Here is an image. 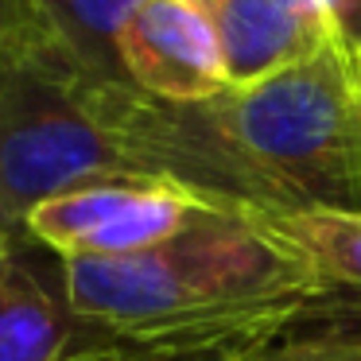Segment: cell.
I'll list each match as a JSON object with an SVG mask.
<instances>
[{
	"mask_svg": "<svg viewBox=\"0 0 361 361\" xmlns=\"http://www.w3.org/2000/svg\"><path fill=\"white\" fill-rule=\"evenodd\" d=\"M86 102L128 171L210 210H361V86L345 43L195 105L97 74H86Z\"/></svg>",
	"mask_w": 361,
	"mask_h": 361,
	"instance_id": "cell-1",
	"label": "cell"
},
{
	"mask_svg": "<svg viewBox=\"0 0 361 361\" xmlns=\"http://www.w3.org/2000/svg\"><path fill=\"white\" fill-rule=\"evenodd\" d=\"M86 66L63 39L0 71V233L24 245L39 202L128 171L113 136L86 102Z\"/></svg>",
	"mask_w": 361,
	"mask_h": 361,
	"instance_id": "cell-2",
	"label": "cell"
},
{
	"mask_svg": "<svg viewBox=\"0 0 361 361\" xmlns=\"http://www.w3.org/2000/svg\"><path fill=\"white\" fill-rule=\"evenodd\" d=\"M195 195L164 179H105L39 202L24 221V245L59 260H113L156 249L198 218Z\"/></svg>",
	"mask_w": 361,
	"mask_h": 361,
	"instance_id": "cell-3",
	"label": "cell"
},
{
	"mask_svg": "<svg viewBox=\"0 0 361 361\" xmlns=\"http://www.w3.org/2000/svg\"><path fill=\"white\" fill-rule=\"evenodd\" d=\"M121 78L171 105L210 102L229 90L221 47L198 0H144L128 12L117 39Z\"/></svg>",
	"mask_w": 361,
	"mask_h": 361,
	"instance_id": "cell-4",
	"label": "cell"
},
{
	"mask_svg": "<svg viewBox=\"0 0 361 361\" xmlns=\"http://www.w3.org/2000/svg\"><path fill=\"white\" fill-rule=\"evenodd\" d=\"M221 47L229 86H252L342 43L330 0H198Z\"/></svg>",
	"mask_w": 361,
	"mask_h": 361,
	"instance_id": "cell-5",
	"label": "cell"
},
{
	"mask_svg": "<svg viewBox=\"0 0 361 361\" xmlns=\"http://www.w3.org/2000/svg\"><path fill=\"white\" fill-rule=\"evenodd\" d=\"M117 345L125 338L71 307L63 272L51 283L24 260V245L0 257V361H90Z\"/></svg>",
	"mask_w": 361,
	"mask_h": 361,
	"instance_id": "cell-6",
	"label": "cell"
},
{
	"mask_svg": "<svg viewBox=\"0 0 361 361\" xmlns=\"http://www.w3.org/2000/svg\"><path fill=\"white\" fill-rule=\"evenodd\" d=\"M241 218L319 288L361 299V210H280Z\"/></svg>",
	"mask_w": 361,
	"mask_h": 361,
	"instance_id": "cell-7",
	"label": "cell"
},
{
	"mask_svg": "<svg viewBox=\"0 0 361 361\" xmlns=\"http://www.w3.org/2000/svg\"><path fill=\"white\" fill-rule=\"evenodd\" d=\"M144 4V0H55L51 4V20H55L63 43L71 47V55L97 78H121L117 66V39L121 24L128 20V12Z\"/></svg>",
	"mask_w": 361,
	"mask_h": 361,
	"instance_id": "cell-8",
	"label": "cell"
},
{
	"mask_svg": "<svg viewBox=\"0 0 361 361\" xmlns=\"http://www.w3.org/2000/svg\"><path fill=\"white\" fill-rule=\"evenodd\" d=\"M59 39L63 35L43 0H0V71Z\"/></svg>",
	"mask_w": 361,
	"mask_h": 361,
	"instance_id": "cell-9",
	"label": "cell"
},
{
	"mask_svg": "<svg viewBox=\"0 0 361 361\" xmlns=\"http://www.w3.org/2000/svg\"><path fill=\"white\" fill-rule=\"evenodd\" d=\"M237 361H361V338L353 334H291L245 350Z\"/></svg>",
	"mask_w": 361,
	"mask_h": 361,
	"instance_id": "cell-10",
	"label": "cell"
},
{
	"mask_svg": "<svg viewBox=\"0 0 361 361\" xmlns=\"http://www.w3.org/2000/svg\"><path fill=\"white\" fill-rule=\"evenodd\" d=\"M241 357V353H237ZM233 353H175V350H152V345H117V350H105L90 361H237Z\"/></svg>",
	"mask_w": 361,
	"mask_h": 361,
	"instance_id": "cell-11",
	"label": "cell"
},
{
	"mask_svg": "<svg viewBox=\"0 0 361 361\" xmlns=\"http://www.w3.org/2000/svg\"><path fill=\"white\" fill-rule=\"evenodd\" d=\"M330 12H334L342 43L350 47V55H357L361 51V0H330Z\"/></svg>",
	"mask_w": 361,
	"mask_h": 361,
	"instance_id": "cell-12",
	"label": "cell"
},
{
	"mask_svg": "<svg viewBox=\"0 0 361 361\" xmlns=\"http://www.w3.org/2000/svg\"><path fill=\"white\" fill-rule=\"evenodd\" d=\"M12 245H16V241H12V237H8V233H0V257H4V252H8V249H12Z\"/></svg>",
	"mask_w": 361,
	"mask_h": 361,
	"instance_id": "cell-13",
	"label": "cell"
},
{
	"mask_svg": "<svg viewBox=\"0 0 361 361\" xmlns=\"http://www.w3.org/2000/svg\"><path fill=\"white\" fill-rule=\"evenodd\" d=\"M353 71H357V86H361V51L353 55Z\"/></svg>",
	"mask_w": 361,
	"mask_h": 361,
	"instance_id": "cell-14",
	"label": "cell"
},
{
	"mask_svg": "<svg viewBox=\"0 0 361 361\" xmlns=\"http://www.w3.org/2000/svg\"><path fill=\"white\" fill-rule=\"evenodd\" d=\"M43 4H47V12H51V4H55V0H43Z\"/></svg>",
	"mask_w": 361,
	"mask_h": 361,
	"instance_id": "cell-15",
	"label": "cell"
}]
</instances>
